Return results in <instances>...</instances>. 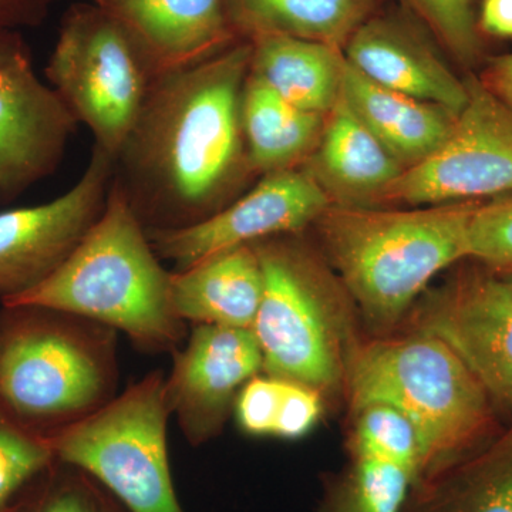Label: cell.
<instances>
[{
    "instance_id": "obj_35",
    "label": "cell",
    "mask_w": 512,
    "mask_h": 512,
    "mask_svg": "<svg viewBox=\"0 0 512 512\" xmlns=\"http://www.w3.org/2000/svg\"><path fill=\"white\" fill-rule=\"evenodd\" d=\"M92 2L97 3V5L103 6V8L114 10V12H119L121 6L124 5L126 0H92Z\"/></svg>"
},
{
    "instance_id": "obj_34",
    "label": "cell",
    "mask_w": 512,
    "mask_h": 512,
    "mask_svg": "<svg viewBox=\"0 0 512 512\" xmlns=\"http://www.w3.org/2000/svg\"><path fill=\"white\" fill-rule=\"evenodd\" d=\"M480 26L495 37H512V0H483Z\"/></svg>"
},
{
    "instance_id": "obj_29",
    "label": "cell",
    "mask_w": 512,
    "mask_h": 512,
    "mask_svg": "<svg viewBox=\"0 0 512 512\" xmlns=\"http://www.w3.org/2000/svg\"><path fill=\"white\" fill-rule=\"evenodd\" d=\"M444 46L463 63L480 55L474 0H404Z\"/></svg>"
},
{
    "instance_id": "obj_9",
    "label": "cell",
    "mask_w": 512,
    "mask_h": 512,
    "mask_svg": "<svg viewBox=\"0 0 512 512\" xmlns=\"http://www.w3.org/2000/svg\"><path fill=\"white\" fill-rule=\"evenodd\" d=\"M464 83L467 104L443 146L404 170L377 201L419 207L512 194V110L480 79Z\"/></svg>"
},
{
    "instance_id": "obj_26",
    "label": "cell",
    "mask_w": 512,
    "mask_h": 512,
    "mask_svg": "<svg viewBox=\"0 0 512 512\" xmlns=\"http://www.w3.org/2000/svg\"><path fill=\"white\" fill-rule=\"evenodd\" d=\"M350 457L383 461L420 474V446L416 430L399 410L386 404H367L353 410Z\"/></svg>"
},
{
    "instance_id": "obj_33",
    "label": "cell",
    "mask_w": 512,
    "mask_h": 512,
    "mask_svg": "<svg viewBox=\"0 0 512 512\" xmlns=\"http://www.w3.org/2000/svg\"><path fill=\"white\" fill-rule=\"evenodd\" d=\"M480 82L512 110V53L491 57Z\"/></svg>"
},
{
    "instance_id": "obj_14",
    "label": "cell",
    "mask_w": 512,
    "mask_h": 512,
    "mask_svg": "<svg viewBox=\"0 0 512 512\" xmlns=\"http://www.w3.org/2000/svg\"><path fill=\"white\" fill-rule=\"evenodd\" d=\"M173 359L170 376L165 377V396L194 447L221 433L242 387L264 372L261 346L252 329L194 325Z\"/></svg>"
},
{
    "instance_id": "obj_2",
    "label": "cell",
    "mask_w": 512,
    "mask_h": 512,
    "mask_svg": "<svg viewBox=\"0 0 512 512\" xmlns=\"http://www.w3.org/2000/svg\"><path fill=\"white\" fill-rule=\"evenodd\" d=\"M480 202L394 211L332 204L315 225L329 264L363 318L387 330L434 276L468 259V228Z\"/></svg>"
},
{
    "instance_id": "obj_36",
    "label": "cell",
    "mask_w": 512,
    "mask_h": 512,
    "mask_svg": "<svg viewBox=\"0 0 512 512\" xmlns=\"http://www.w3.org/2000/svg\"><path fill=\"white\" fill-rule=\"evenodd\" d=\"M498 441L505 444H512V427L507 431V434H504V436L501 437V439H498Z\"/></svg>"
},
{
    "instance_id": "obj_17",
    "label": "cell",
    "mask_w": 512,
    "mask_h": 512,
    "mask_svg": "<svg viewBox=\"0 0 512 512\" xmlns=\"http://www.w3.org/2000/svg\"><path fill=\"white\" fill-rule=\"evenodd\" d=\"M264 292L252 244L207 256L171 276L175 313L194 325L252 329Z\"/></svg>"
},
{
    "instance_id": "obj_13",
    "label": "cell",
    "mask_w": 512,
    "mask_h": 512,
    "mask_svg": "<svg viewBox=\"0 0 512 512\" xmlns=\"http://www.w3.org/2000/svg\"><path fill=\"white\" fill-rule=\"evenodd\" d=\"M417 332L443 342L512 412V286L487 268L439 289L417 313Z\"/></svg>"
},
{
    "instance_id": "obj_12",
    "label": "cell",
    "mask_w": 512,
    "mask_h": 512,
    "mask_svg": "<svg viewBox=\"0 0 512 512\" xmlns=\"http://www.w3.org/2000/svg\"><path fill=\"white\" fill-rule=\"evenodd\" d=\"M332 204L328 192L308 171L285 168L265 174L255 187L208 220L175 231H150L147 237L158 258L173 262L178 272L225 249L299 234Z\"/></svg>"
},
{
    "instance_id": "obj_20",
    "label": "cell",
    "mask_w": 512,
    "mask_h": 512,
    "mask_svg": "<svg viewBox=\"0 0 512 512\" xmlns=\"http://www.w3.org/2000/svg\"><path fill=\"white\" fill-rule=\"evenodd\" d=\"M251 72L299 109L329 114L342 94L345 53L284 35L252 37Z\"/></svg>"
},
{
    "instance_id": "obj_37",
    "label": "cell",
    "mask_w": 512,
    "mask_h": 512,
    "mask_svg": "<svg viewBox=\"0 0 512 512\" xmlns=\"http://www.w3.org/2000/svg\"><path fill=\"white\" fill-rule=\"evenodd\" d=\"M501 276H503V278L505 279V281L508 282V284H510L512 286V271L510 272H505V274H500Z\"/></svg>"
},
{
    "instance_id": "obj_32",
    "label": "cell",
    "mask_w": 512,
    "mask_h": 512,
    "mask_svg": "<svg viewBox=\"0 0 512 512\" xmlns=\"http://www.w3.org/2000/svg\"><path fill=\"white\" fill-rule=\"evenodd\" d=\"M55 3L56 0H0V32L42 25Z\"/></svg>"
},
{
    "instance_id": "obj_5",
    "label": "cell",
    "mask_w": 512,
    "mask_h": 512,
    "mask_svg": "<svg viewBox=\"0 0 512 512\" xmlns=\"http://www.w3.org/2000/svg\"><path fill=\"white\" fill-rule=\"evenodd\" d=\"M345 387L352 412L386 404L412 423L420 446L417 481L476 454L493 426V400L483 384L453 350L417 330L360 343Z\"/></svg>"
},
{
    "instance_id": "obj_19",
    "label": "cell",
    "mask_w": 512,
    "mask_h": 512,
    "mask_svg": "<svg viewBox=\"0 0 512 512\" xmlns=\"http://www.w3.org/2000/svg\"><path fill=\"white\" fill-rule=\"evenodd\" d=\"M346 59V57H345ZM342 97L404 170L443 146L458 114L379 86L345 62Z\"/></svg>"
},
{
    "instance_id": "obj_10",
    "label": "cell",
    "mask_w": 512,
    "mask_h": 512,
    "mask_svg": "<svg viewBox=\"0 0 512 512\" xmlns=\"http://www.w3.org/2000/svg\"><path fill=\"white\" fill-rule=\"evenodd\" d=\"M79 126L39 79L18 30L0 32V204L56 173Z\"/></svg>"
},
{
    "instance_id": "obj_24",
    "label": "cell",
    "mask_w": 512,
    "mask_h": 512,
    "mask_svg": "<svg viewBox=\"0 0 512 512\" xmlns=\"http://www.w3.org/2000/svg\"><path fill=\"white\" fill-rule=\"evenodd\" d=\"M416 478L409 471L350 457V463L326 487L318 512H402Z\"/></svg>"
},
{
    "instance_id": "obj_11",
    "label": "cell",
    "mask_w": 512,
    "mask_h": 512,
    "mask_svg": "<svg viewBox=\"0 0 512 512\" xmlns=\"http://www.w3.org/2000/svg\"><path fill=\"white\" fill-rule=\"evenodd\" d=\"M113 175L114 158L94 146L69 191L0 212V303L32 291L70 258L103 214Z\"/></svg>"
},
{
    "instance_id": "obj_18",
    "label": "cell",
    "mask_w": 512,
    "mask_h": 512,
    "mask_svg": "<svg viewBox=\"0 0 512 512\" xmlns=\"http://www.w3.org/2000/svg\"><path fill=\"white\" fill-rule=\"evenodd\" d=\"M306 171L336 204L370 207L404 168L343 100L330 110Z\"/></svg>"
},
{
    "instance_id": "obj_4",
    "label": "cell",
    "mask_w": 512,
    "mask_h": 512,
    "mask_svg": "<svg viewBox=\"0 0 512 512\" xmlns=\"http://www.w3.org/2000/svg\"><path fill=\"white\" fill-rule=\"evenodd\" d=\"M117 330L40 305L0 308V409L42 436L117 396Z\"/></svg>"
},
{
    "instance_id": "obj_1",
    "label": "cell",
    "mask_w": 512,
    "mask_h": 512,
    "mask_svg": "<svg viewBox=\"0 0 512 512\" xmlns=\"http://www.w3.org/2000/svg\"><path fill=\"white\" fill-rule=\"evenodd\" d=\"M251 57V40L239 39L202 62L161 73L151 86L113 175L146 232L214 217L255 174L241 120Z\"/></svg>"
},
{
    "instance_id": "obj_6",
    "label": "cell",
    "mask_w": 512,
    "mask_h": 512,
    "mask_svg": "<svg viewBox=\"0 0 512 512\" xmlns=\"http://www.w3.org/2000/svg\"><path fill=\"white\" fill-rule=\"evenodd\" d=\"M295 235L252 244L264 274L252 332L261 346L264 375L333 393L346 386L360 345L353 301L339 279Z\"/></svg>"
},
{
    "instance_id": "obj_16",
    "label": "cell",
    "mask_w": 512,
    "mask_h": 512,
    "mask_svg": "<svg viewBox=\"0 0 512 512\" xmlns=\"http://www.w3.org/2000/svg\"><path fill=\"white\" fill-rule=\"evenodd\" d=\"M117 13L161 73L202 62L242 39L229 0H126Z\"/></svg>"
},
{
    "instance_id": "obj_28",
    "label": "cell",
    "mask_w": 512,
    "mask_h": 512,
    "mask_svg": "<svg viewBox=\"0 0 512 512\" xmlns=\"http://www.w3.org/2000/svg\"><path fill=\"white\" fill-rule=\"evenodd\" d=\"M468 259L497 274L512 271V194L480 202L468 228Z\"/></svg>"
},
{
    "instance_id": "obj_7",
    "label": "cell",
    "mask_w": 512,
    "mask_h": 512,
    "mask_svg": "<svg viewBox=\"0 0 512 512\" xmlns=\"http://www.w3.org/2000/svg\"><path fill=\"white\" fill-rule=\"evenodd\" d=\"M45 74L94 146L116 158L161 72L120 13L90 2L64 13Z\"/></svg>"
},
{
    "instance_id": "obj_22",
    "label": "cell",
    "mask_w": 512,
    "mask_h": 512,
    "mask_svg": "<svg viewBox=\"0 0 512 512\" xmlns=\"http://www.w3.org/2000/svg\"><path fill=\"white\" fill-rule=\"evenodd\" d=\"M402 512H512V444L497 440L417 481Z\"/></svg>"
},
{
    "instance_id": "obj_31",
    "label": "cell",
    "mask_w": 512,
    "mask_h": 512,
    "mask_svg": "<svg viewBox=\"0 0 512 512\" xmlns=\"http://www.w3.org/2000/svg\"><path fill=\"white\" fill-rule=\"evenodd\" d=\"M322 410V393L306 384L281 379V397L274 437L285 440L301 439L316 426Z\"/></svg>"
},
{
    "instance_id": "obj_8",
    "label": "cell",
    "mask_w": 512,
    "mask_h": 512,
    "mask_svg": "<svg viewBox=\"0 0 512 512\" xmlns=\"http://www.w3.org/2000/svg\"><path fill=\"white\" fill-rule=\"evenodd\" d=\"M170 416L164 373L154 370L49 440L60 463L92 477L127 512H185L168 458Z\"/></svg>"
},
{
    "instance_id": "obj_21",
    "label": "cell",
    "mask_w": 512,
    "mask_h": 512,
    "mask_svg": "<svg viewBox=\"0 0 512 512\" xmlns=\"http://www.w3.org/2000/svg\"><path fill=\"white\" fill-rule=\"evenodd\" d=\"M241 120L252 170L265 175L295 167L315 150L326 116L293 106L249 72Z\"/></svg>"
},
{
    "instance_id": "obj_27",
    "label": "cell",
    "mask_w": 512,
    "mask_h": 512,
    "mask_svg": "<svg viewBox=\"0 0 512 512\" xmlns=\"http://www.w3.org/2000/svg\"><path fill=\"white\" fill-rule=\"evenodd\" d=\"M23 512H120L97 481L79 468L57 464Z\"/></svg>"
},
{
    "instance_id": "obj_30",
    "label": "cell",
    "mask_w": 512,
    "mask_h": 512,
    "mask_svg": "<svg viewBox=\"0 0 512 512\" xmlns=\"http://www.w3.org/2000/svg\"><path fill=\"white\" fill-rule=\"evenodd\" d=\"M281 379L268 375L252 377L239 392L235 414L239 427L256 437H274L278 417Z\"/></svg>"
},
{
    "instance_id": "obj_3",
    "label": "cell",
    "mask_w": 512,
    "mask_h": 512,
    "mask_svg": "<svg viewBox=\"0 0 512 512\" xmlns=\"http://www.w3.org/2000/svg\"><path fill=\"white\" fill-rule=\"evenodd\" d=\"M171 276L151 247L126 195L111 181L99 221L59 269L2 305H40L126 333L146 353H173L187 322L171 302Z\"/></svg>"
},
{
    "instance_id": "obj_15",
    "label": "cell",
    "mask_w": 512,
    "mask_h": 512,
    "mask_svg": "<svg viewBox=\"0 0 512 512\" xmlns=\"http://www.w3.org/2000/svg\"><path fill=\"white\" fill-rule=\"evenodd\" d=\"M343 53L357 72L379 86L456 114L466 107V83L454 76L419 33L400 20L367 19Z\"/></svg>"
},
{
    "instance_id": "obj_25",
    "label": "cell",
    "mask_w": 512,
    "mask_h": 512,
    "mask_svg": "<svg viewBox=\"0 0 512 512\" xmlns=\"http://www.w3.org/2000/svg\"><path fill=\"white\" fill-rule=\"evenodd\" d=\"M56 464L47 437L0 409V512H23Z\"/></svg>"
},
{
    "instance_id": "obj_23",
    "label": "cell",
    "mask_w": 512,
    "mask_h": 512,
    "mask_svg": "<svg viewBox=\"0 0 512 512\" xmlns=\"http://www.w3.org/2000/svg\"><path fill=\"white\" fill-rule=\"evenodd\" d=\"M373 0H229L242 39L284 35L345 49L372 12Z\"/></svg>"
}]
</instances>
